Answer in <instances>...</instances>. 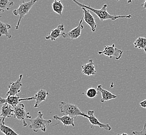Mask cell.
I'll return each mask as SVG.
<instances>
[{"instance_id":"obj_14","label":"cell","mask_w":146,"mask_h":135,"mask_svg":"<svg viewBox=\"0 0 146 135\" xmlns=\"http://www.w3.org/2000/svg\"><path fill=\"white\" fill-rule=\"evenodd\" d=\"M14 110L13 107L7 104H4L1 107V117L2 118L1 120V123L3 124L5 123V120L6 118H9L11 116H14Z\"/></svg>"},{"instance_id":"obj_23","label":"cell","mask_w":146,"mask_h":135,"mask_svg":"<svg viewBox=\"0 0 146 135\" xmlns=\"http://www.w3.org/2000/svg\"><path fill=\"white\" fill-rule=\"evenodd\" d=\"M86 96L89 98H96L98 94V91L93 87H90L86 90Z\"/></svg>"},{"instance_id":"obj_18","label":"cell","mask_w":146,"mask_h":135,"mask_svg":"<svg viewBox=\"0 0 146 135\" xmlns=\"http://www.w3.org/2000/svg\"><path fill=\"white\" fill-rule=\"evenodd\" d=\"M11 25L9 23H3L2 21H0V33L1 36L5 35L9 39L11 38V34L9 33V30L11 29Z\"/></svg>"},{"instance_id":"obj_12","label":"cell","mask_w":146,"mask_h":135,"mask_svg":"<svg viewBox=\"0 0 146 135\" xmlns=\"http://www.w3.org/2000/svg\"><path fill=\"white\" fill-rule=\"evenodd\" d=\"M82 73L87 76H94L96 74V66L93 59H90L89 61L82 66Z\"/></svg>"},{"instance_id":"obj_8","label":"cell","mask_w":146,"mask_h":135,"mask_svg":"<svg viewBox=\"0 0 146 135\" xmlns=\"http://www.w3.org/2000/svg\"><path fill=\"white\" fill-rule=\"evenodd\" d=\"M94 113V111L89 110L88 111L87 114H86V116L84 117L88 119L90 124H91V128H93V127L94 126H98L107 131H110L111 130V127L110 126V124H103L101 123L100 121H98V119L96 118Z\"/></svg>"},{"instance_id":"obj_3","label":"cell","mask_w":146,"mask_h":135,"mask_svg":"<svg viewBox=\"0 0 146 135\" xmlns=\"http://www.w3.org/2000/svg\"><path fill=\"white\" fill-rule=\"evenodd\" d=\"M43 116L44 114L42 112L39 111L36 118L33 120H29L31 123L29 126V128L32 129L35 132H38L39 130L46 132V127L52 123V121L51 120H45Z\"/></svg>"},{"instance_id":"obj_5","label":"cell","mask_w":146,"mask_h":135,"mask_svg":"<svg viewBox=\"0 0 146 135\" xmlns=\"http://www.w3.org/2000/svg\"><path fill=\"white\" fill-rule=\"evenodd\" d=\"M14 110L15 118H17L19 121H22L23 127H26L28 125L27 123L25 122V119L28 118L31 119L32 116H30V113L29 112H26L25 109V106L23 104H19L17 106L13 108Z\"/></svg>"},{"instance_id":"obj_20","label":"cell","mask_w":146,"mask_h":135,"mask_svg":"<svg viewBox=\"0 0 146 135\" xmlns=\"http://www.w3.org/2000/svg\"><path fill=\"white\" fill-rule=\"evenodd\" d=\"M52 8L54 12L57 14L62 16L64 6L61 1H54L52 4Z\"/></svg>"},{"instance_id":"obj_25","label":"cell","mask_w":146,"mask_h":135,"mask_svg":"<svg viewBox=\"0 0 146 135\" xmlns=\"http://www.w3.org/2000/svg\"><path fill=\"white\" fill-rule=\"evenodd\" d=\"M139 104H140L141 107L146 109V99L143 101H141Z\"/></svg>"},{"instance_id":"obj_24","label":"cell","mask_w":146,"mask_h":135,"mask_svg":"<svg viewBox=\"0 0 146 135\" xmlns=\"http://www.w3.org/2000/svg\"><path fill=\"white\" fill-rule=\"evenodd\" d=\"M132 135H146V123L144 124L143 129L141 132L133 131L132 132Z\"/></svg>"},{"instance_id":"obj_22","label":"cell","mask_w":146,"mask_h":135,"mask_svg":"<svg viewBox=\"0 0 146 135\" xmlns=\"http://www.w3.org/2000/svg\"><path fill=\"white\" fill-rule=\"evenodd\" d=\"M0 130L5 135H20L12 128L6 126L5 124H3L2 123L0 124Z\"/></svg>"},{"instance_id":"obj_21","label":"cell","mask_w":146,"mask_h":135,"mask_svg":"<svg viewBox=\"0 0 146 135\" xmlns=\"http://www.w3.org/2000/svg\"><path fill=\"white\" fill-rule=\"evenodd\" d=\"M13 5V1H10L9 0H0V11L2 13L6 10H9Z\"/></svg>"},{"instance_id":"obj_6","label":"cell","mask_w":146,"mask_h":135,"mask_svg":"<svg viewBox=\"0 0 146 135\" xmlns=\"http://www.w3.org/2000/svg\"><path fill=\"white\" fill-rule=\"evenodd\" d=\"M123 53V51L119 48H116L115 44H113L111 46H106L103 51H98V54L100 55H103L108 57L110 58L115 57L116 60H119L121 58Z\"/></svg>"},{"instance_id":"obj_4","label":"cell","mask_w":146,"mask_h":135,"mask_svg":"<svg viewBox=\"0 0 146 135\" xmlns=\"http://www.w3.org/2000/svg\"><path fill=\"white\" fill-rule=\"evenodd\" d=\"M36 0H31L28 2L23 1V3L20 4V6L18 9H16L13 11V14L17 16H19V19L16 26V29L19 28L20 24L21 21L25 15L28 14L29 11L31 10L32 7L33 6L34 4L37 2Z\"/></svg>"},{"instance_id":"obj_13","label":"cell","mask_w":146,"mask_h":135,"mask_svg":"<svg viewBox=\"0 0 146 135\" xmlns=\"http://www.w3.org/2000/svg\"><path fill=\"white\" fill-rule=\"evenodd\" d=\"M64 30V25L63 23L59 25L56 28L52 29L48 35L45 37L46 39H50L52 42L56 41L60 37H62V32Z\"/></svg>"},{"instance_id":"obj_10","label":"cell","mask_w":146,"mask_h":135,"mask_svg":"<svg viewBox=\"0 0 146 135\" xmlns=\"http://www.w3.org/2000/svg\"><path fill=\"white\" fill-rule=\"evenodd\" d=\"M84 20V17L82 16V18L80 20L78 25L76 28L73 29L68 32L62 33V37L63 38H68L72 39H78L81 35L82 30L84 29V27L82 25V22Z\"/></svg>"},{"instance_id":"obj_11","label":"cell","mask_w":146,"mask_h":135,"mask_svg":"<svg viewBox=\"0 0 146 135\" xmlns=\"http://www.w3.org/2000/svg\"><path fill=\"white\" fill-rule=\"evenodd\" d=\"M84 12V20L85 23H87L91 29L92 32H95L97 28V23H96V20L93 17L92 15L90 13L89 10L84 8V7H81Z\"/></svg>"},{"instance_id":"obj_17","label":"cell","mask_w":146,"mask_h":135,"mask_svg":"<svg viewBox=\"0 0 146 135\" xmlns=\"http://www.w3.org/2000/svg\"><path fill=\"white\" fill-rule=\"evenodd\" d=\"M20 98L19 96H9L7 97L6 98H0V103L1 104L3 105L4 104H7L11 106L13 108L17 106V105L19 104Z\"/></svg>"},{"instance_id":"obj_19","label":"cell","mask_w":146,"mask_h":135,"mask_svg":"<svg viewBox=\"0 0 146 135\" xmlns=\"http://www.w3.org/2000/svg\"><path fill=\"white\" fill-rule=\"evenodd\" d=\"M135 48L143 50L146 53V38L144 37H139L133 43Z\"/></svg>"},{"instance_id":"obj_1","label":"cell","mask_w":146,"mask_h":135,"mask_svg":"<svg viewBox=\"0 0 146 135\" xmlns=\"http://www.w3.org/2000/svg\"><path fill=\"white\" fill-rule=\"evenodd\" d=\"M73 1L74 3H76V4H77L80 7H84V8L89 10L90 11L93 12L102 21L107 20H115L119 18H123L129 19L132 17V15H133L130 14L127 15V16H125V15H124V16L112 15L110 14V13H108V11H107V7L108 6L107 4H104V5L103 6V7H102V9H97L93 8L90 6L86 5L84 4H83L82 3L79 2L78 1H77L76 0H73Z\"/></svg>"},{"instance_id":"obj_7","label":"cell","mask_w":146,"mask_h":135,"mask_svg":"<svg viewBox=\"0 0 146 135\" xmlns=\"http://www.w3.org/2000/svg\"><path fill=\"white\" fill-rule=\"evenodd\" d=\"M49 95V93L47 90H40L37 92V93L33 97H31L27 98H20V101H29V100H35V103L34 104V108H38L40 104L45 101L47 99V96Z\"/></svg>"},{"instance_id":"obj_15","label":"cell","mask_w":146,"mask_h":135,"mask_svg":"<svg viewBox=\"0 0 146 135\" xmlns=\"http://www.w3.org/2000/svg\"><path fill=\"white\" fill-rule=\"evenodd\" d=\"M97 90L98 91V93L101 94L102 98L101 99V102L102 103H104L105 101H109L117 98V96L115 95L110 92V91L104 89L102 85H98Z\"/></svg>"},{"instance_id":"obj_27","label":"cell","mask_w":146,"mask_h":135,"mask_svg":"<svg viewBox=\"0 0 146 135\" xmlns=\"http://www.w3.org/2000/svg\"><path fill=\"white\" fill-rule=\"evenodd\" d=\"M117 135H129L127 133H122L121 134H117Z\"/></svg>"},{"instance_id":"obj_9","label":"cell","mask_w":146,"mask_h":135,"mask_svg":"<svg viewBox=\"0 0 146 135\" xmlns=\"http://www.w3.org/2000/svg\"><path fill=\"white\" fill-rule=\"evenodd\" d=\"M23 74H20L19 79L15 82H11L8 86L9 90L6 93V96H18L21 92V88L23 86L21 81L23 79Z\"/></svg>"},{"instance_id":"obj_2","label":"cell","mask_w":146,"mask_h":135,"mask_svg":"<svg viewBox=\"0 0 146 135\" xmlns=\"http://www.w3.org/2000/svg\"><path fill=\"white\" fill-rule=\"evenodd\" d=\"M59 108L61 114L64 116H68L72 118H76L78 116L85 117V113L82 112L76 104L62 101L60 103Z\"/></svg>"},{"instance_id":"obj_26","label":"cell","mask_w":146,"mask_h":135,"mask_svg":"<svg viewBox=\"0 0 146 135\" xmlns=\"http://www.w3.org/2000/svg\"><path fill=\"white\" fill-rule=\"evenodd\" d=\"M141 6H143V8L145 9H146V0L145 1V2L141 4Z\"/></svg>"},{"instance_id":"obj_16","label":"cell","mask_w":146,"mask_h":135,"mask_svg":"<svg viewBox=\"0 0 146 135\" xmlns=\"http://www.w3.org/2000/svg\"><path fill=\"white\" fill-rule=\"evenodd\" d=\"M53 118L60 122H61L64 127H68V126L75 127V126L74 122L76 118H72L68 116H59L57 115H55L53 116Z\"/></svg>"}]
</instances>
